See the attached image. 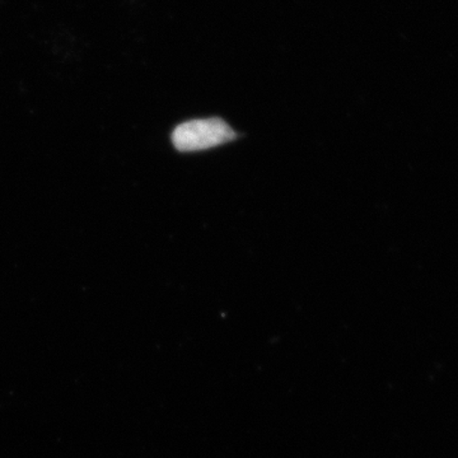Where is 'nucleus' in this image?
I'll list each match as a JSON object with an SVG mask.
<instances>
[{"label":"nucleus","instance_id":"1","mask_svg":"<svg viewBox=\"0 0 458 458\" xmlns=\"http://www.w3.org/2000/svg\"><path fill=\"white\" fill-rule=\"evenodd\" d=\"M238 138L237 131L219 117L190 120L172 131V144L179 152L191 153L225 146Z\"/></svg>","mask_w":458,"mask_h":458}]
</instances>
